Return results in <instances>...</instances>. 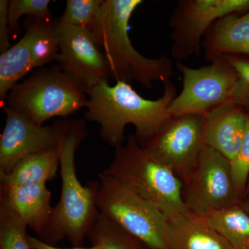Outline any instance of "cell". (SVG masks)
Returning <instances> with one entry per match:
<instances>
[{"mask_svg": "<svg viewBox=\"0 0 249 249\" xmlns=\"http://www.w3.org/2000/svg\"><path fill=\"white\" fill-rule=\"evenodd\" d=\"M224 58L230 64L239 77L242 96L249 95V60L239 55H225Z\"/></svg>", "mask_w": 249, "mask_h": 249, "instance_id": "25", "label": "cell"}, {"mask_svg": "<svg viewBox=\"0 0 249 249\" xmlns=\"http://www.w3.org/2000/svg\"><path fill=\"white\" fill-rule=\"evenodd\" d=\"M52 124L60 155L61 194L38 238L52 245L67 238L73 247H81L100 214L96 205L98 181L83 186L76 173V150L88 134L86 121L60 119Z\"/></svg>", "mask_w": 249, "mask_h": 249, "instance_id": "2", "label": "cell"}, {"mask_svg": "<svg viewBox=\"0 0 249 249\" xmlns=\"http://www.w3.org/2000/svg\"><path fill=\"white\" fill-rule=\"evenodd\" d=\"M177 68L183 76V89L170 103L168 111L172 116L206 115L234 103L239 77L224 57L200 68H191L178 61Z\"/></svg>", "mask_w": 249, "mask_h": 249, "instance_id": "7", "label": "cell"}, {"mask_svg": "<svg viewBox=\"0 0 249 249\" xmlns=\"http://www.w3.org/2000/svg\"><path fill=\"white\" fill-rule=\"evenodd\" d=\"M175 222L191 213L183 197V184L171 168L139 145L134 134L115 149L112 161L103 170Z\"/></svg>", "mask_w": 249, "mask_h": 249, "instance_id": "4", "label": "cell"}, {"mask_svg": "<svg viewBox=\"0 0 249 249\" xmlns=\"http://www.w3.org/2000/svg\"><path fill=\"white\" fill-rule=\"evenodd\" d=\"M27 31L16 45L0 54V106L10 90L29 72L57 60L55 19L27 18Z\"/></svg>", "mask_w": 249, "mask_h": 249, "instance_id": "10", "label": "cell"}, {"mask_svg": "<svg viewBox=\"0 0 249 249\" xmlns=\"http://www.w3.org/2000/svg\"><path fill=\"white\" fill-rule=\"evenodd\" d=\"M248 11L249 0H179L169 20L172 57L200 56L203 36L215 21Z\"/></svg>", "mask_w": 249, "mask_h": 249, "instance_id": "9", "label": "cell"}, {"mask_svg": "<svg viewBox=\"0 0 249 249\" xmlns=\"http://www.w3.org/2000/svg\"><path fill=\"white\" fill-rule=\"evenodd\" d=\"M50 0H10L8 6V19L11 37L16 36L19 29V18L28 17L49 19L52 18L49 6Z\"/></svg>", "mask_w": 249, "mask_h": 249, "instance_id": "22", "label": "cell"}, {"mask_svg": "<svg viewBox=\"0 0 249 249\" xmlns=\"http://www.w3.org/2000/svg\"><path fill=\"white\" fill-rule=\"evenodd\" d=\"M59 167L58 147L28 155L9 173H0V188L47 184L57 178Z\"/></svg>", "mask_w": 249, "mask_h": 249, "instance_id": "18", "label": "cell"}, {"mask_svg": "<svg viewBox=\"0 0 249 249\" xmlns=\"http://www.w3.org/2000/svg\"><path fill=\"white\" fill-rule=\"evenodd\" d=\"M29 242L32 249H98L96 247H91L89 248H82V247H73L72 248H61L50 245L44 241L41 240L38 237H31L29 235Z\"/></svg>", "mask_w": 249, "mask_h": 249, "instance_id": "27", "label": "cell"}, {"mask_svg": "<svg viewBox=\"0 0 249 249\" xmlns=\"http://www.w3.org/2000/svg\"><path fill=\"white\" fill-rule=\"evenodd\" d=\"M104 0H67L61 22L75 27L88 28L97 17Z\"/></svg>", "mask_w": 249, "mask_h": 249, "instance_id": "23", "label": "cell"}, {"mask_svg": "<svg viewBox=\"0 0 249 249\" xmlns=\"http://www.w3.org/2000/svg\"><path fill=\"white\" fill-rule=\"evenodd\" d=\"M96 207L148 249H167L169 220L159 210L137 196L115 178L98 175Z\"/></svg>", "mask_w": 249, "mask_h": 249, "instance_id": "6", "label": "cell"}, {"mask_svg": "<svg viewBox=\"0 0 249 249\" xmlns=\"http://www.w3.org/2000/svg\"><path fill=\"white\" fill-rule=\"evenodd\" d=\"M243 106H247V107H249V95H247V96H246Z\"/></svg>", "mask_w": 249, "mask_h": 249, "instance_id": "29", "label": "cell"}, {"mask_svg": "<svg viewBox=\"0 0 249 249\" xmlns=\"http://www.w3.org/2000/svg\"><path fill=\"white\" fill-rule=\"evenodd\" d=\"M0 198L38 236L50 221L53 207L46 183L0 188Z\"/></svg>", "mask_w": 249, "mask_h": 249, "instance_id": "16", "label": "cell"}, {"mask_svg": "<svg viewBox=\"0 0 249 249\" xmlns=\"http://www.w3.org/2000/svg\"><path fill=\"white\" fill-rule=\"evenodd\" d=\"M248 119L249 113L234 103L224 105L206 114L205 145L222 154L231 163L240 150Z\"/></svg>", "mask_w": 249, "mask_h": 249, "instance_id": "14", "label": "cell"}, {"mask_svg": "<svg viewBox=\"0 0 249 249\" xmlns=\"http://www.w3.org/2000/svg\"><path fill=\"white\" fill-rule=\"evenodd\" d=\"M8 0H0V53H2L11 48L10 44L9 19H8Z\"/></svg>", "mask_w": 249, "mask_h": 249, "instance_id": "26", "label": "cell"}, {"mask_svg": "<svg viewBox=\"0 0 249 249\" xmlns=\"http://www.w3.org/2000/svg\"><path fill=\"white\" fill-rule=\"evenodd\" d=\"M206 222L235 249H249V214L241 204L203 216Z\"/></svg>", "mask_w": 249, "mask_h": 249, "instance_id": "19", "label": "cell"}, {"mask_svg": "<svg viewBox=\"0 0 249 249\" xmlns=\"http://www.w3.org/2000/svg\"><path fill=\"white\" fill-rule=\"evenodd\" d=\"M142 0H104L97 17L88 27L107 62L109 77L129 84L137 81L147 89L164 85L174 76L171 59L143 56L129 37V22Z\"/></svg>", "mask_w": 249, "mask_h": 249, "instance_id": "3", "label": "cell"}, {"mask_svg": "<svg viewBox=\"0 0 249 249\" xmlns=\"http://www.w3.org/2000/svg\"><path fill=\"white\" fill-rule=\"evenodd\" d=\"M167 249H235L201 216L193 213L169 222Z\"/></svg>", "mask_w": 249, "mask_h": 249, "instance_id": "17", "label": "cell"}, {"mask_svg": "<svg viewBox=\"0 0 249 249\" xmlns=\"http://www.w3.org/2000/svg\"><path fill=\"white\" fill-rule=\"evenodd\" d=\"M247 195H249V178L248 183H247V188H246L245 196H247Z\"/></svg>", "mask_w": 249, "mask_h": 249, "instance_id": "30", "label": "cell"}, {"mask_svg": "<svg viewBox=\"0 0 249 249\" xmlns=\"http://www.w3.org/2000/svg\"><path fill=\"white\" fill-rule=\"evenodd\" d=\"M231 165L236 191L241 199L245 196L249 178V113L243 142L235 159L231 162Z\"/></svg>", "mask_w": 249, "mask_h": 249, "instance_id": "24", "label": "cell"}, {"mask_svg": "<svg viewBox=\"0 0 249 249\" xmlns=\"http://www.w3.org/2000/svg\"><path fill=\"white\" fill-rule=\"evenodd\" d=\"M202 49L206 60L211 62L225 55H249V11L215 21L204 36Z\"/></svg>", "mask_w": 249, "mask_h": 249, "instance_id": "15", "label": "cell"}, {"mask_svg": "<svg viewBox=\"0 0 249 249\" xmlns=\"http://www.w3.org/2000/svg\"><path fill=\"white\" fill-rule=\"evenodd\" d=\"M98 249H148L142 242L100 213L87 235Z\"/></svg>", "mask_w": 249, "mask_h": 249, "instance_id": "20", "label": "cell"}, {"mask_svg": "<svg viewBox=\"0 0 249 249\" xmlns=\"http://www.w3.org/2000/svg\"><path fill=\"white\" fill-rule=\"evenodd\" d=\"M241 205H242L243 209H245L246 211H247V213L249 214V198H248L247 199H246V200L244 201L242 204H241Z\"/></svg>", "mask_w": 249, "mask_h": 249, "instance_id": "28", "label": "cell"}, {"mask_svg": "<svg viewBox=\"0 0 249 249\" xmlns=\"http://www.w3.org/2000/svg\"><path fill=\"white\" fill-rule=\"evenodd\" d=\"M2 108L6 120L0 136V173H9L28 155L58 147L53 124L40 125L7 106Z\"/></svg>", "mask_w": 249, "mask_h": 249, "instance_id": "13", "label": "cell"}, {"mask_svg": "<svg viewBox=\"0 0 249 249\" xmlns=\"http://www.w3.org/2000/svg\"><path fill=\"white\" fill-rule=\"evenodd\" d=\"M206 115L173 116L144 148L181 178L196 165L205 146Z\"/></svg>", "mask_w": 249, "mask_h": 249, "instance_id": "11", "label": "cell"}, {"mask_svg": "<svg viewBox=\"0 0 249 249\" xmlns=\"http://www.w3.org/2000/svg\"><path fill=\"white\" fill-rule=\"evenodd\" d=\"M27 228L22 218L0 198V249H32Z\"/></svg>", "mask_w": 249, "mask_h": 249, "instance_id": "21", "label": "cell"}, {"mask_svg": "<svg viewBox=\"0 0 249 249\" xmlns=\"http://www.w3.org/2000/svg\"><path fill=\"white\" fill-rule=\"evenodd\" d=\"M88 89L81 82L59 66L40 67L11 88L6 103L44 125L55 117L67 119L86 106Z\"/></svg>", "mask_w": 249, "mask_h": 249, "instance_id": "5", "label": "cell"}, {"mask_svg": "<svg viewBox=\"0 0 249 249\" xmlns=\"http://www.w3.org/2000/svg\"><path fill=\"white\" fill-rule=\"evenodd\" d=\"M59 53L56 61L64 71L83 83L88 91L109 79L104 54L88 28L75 27L55 19Z\"/></svg>", "mask_w": 249, "mask_h": 249, "instance_id": "12", "label": "cell"}, {"mask_svg": "<svg viewBox=\"0 0 249 249\" xmlns=\"http://www.w3.org/2000/svg\"><path fill=\"white\" fill-rule=\"evenodd\" d=\"M163 85L161 97L148 100L128 83L110 85L109 79L103 80L88 91L85 120L99 124L101 138L115 149L124 144L126 126L133 124L134 136L144 147L173 117L168 108L178 95L176 87L172 80Z\"/></svg>", "mask_w": 249, "mask_h": 249, "instance_id": "1", "label": "cell"}, {"mask_svg": "<svg viewBox=\"0 0 249 249\" xmlns=\"http://www.w3.org/2000/svg\"><path fill=\"white\" fill-rule=\"evenodd\" d=\"M182 182L185 205L196 215L203 217L212 211L241 204L230 161L206 145Z\"/></svg>", "mask_w": 249, "mask_h": 249, "instance_id": "8", "label": "cell"}]
</instances>
